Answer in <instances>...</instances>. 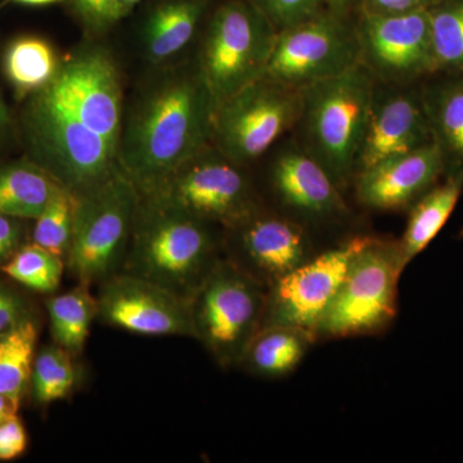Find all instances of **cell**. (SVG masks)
Returning <instances> with one entry per match:
<instances>
[{
	"mask_svg": "<svg viewBox=\"0 0 463 463\" xmlns=\"http://www.w3.org/2000/svg\"><path fill=\"white\" fill-rule=\"evenodd\" d=\"M74 194L60 187L38 218L33 231V242L50 250L66 260L74 225ZM66 263V261H65Z\"/></svg>",
	"mask_w": 463,
	"mask_h": 463,
	"instance_id": "4dcf8cb0",
	"label": "cell"
},
{
	"mask_svg": "<svg viewBox=\"0 0 463 463\" xmlns=\"http://www.w3.org/2000/svg\"><path fill=\"white\" fill-rule=\"evenodd\" d=\"M277 33L255 3L231 0L216 9L197 58L216 103L263 78Z\"/></svg>",
	"mask_w": 463,
	"mask_h": 463,
	"instance_id": "52a82bcc",
	"label": "cell"
},
{
	"mask_svg": "<svg viewBox=\"0 0 463 463\" xmlns=\"http://www.w3.org/2000/svg\"><path fill=\"white\" fill-rule=\"evenodd\" d=\"M276 29L283 30L321 14L323 0H255Z\"/></svg>",
	"mask_w": 463,
	"mask_h": 463,
	"instance_id": "1f68e13d",
	"label": "cell"
},
{
	"mask_svg": "<svg viewBox=\"0 0 463 463\" xmlns=\"http://www.w3.org/2000/svg\"><path fill=\"white\" fill-rule=\"evenodd\" d=\"M141 2L142 0H118V7H120L121 14H123V17L125 14H129V12L132 11V9Z\"/></svg>",
	"mask_w": 463,
	"mask_h": 463,
	"instance_id": "b9f144b4",
	"label": "cell"
},
{
	"mask_svg": "<svg viewBox=\"0 0 463 463\" xmlns=\"http://www.w3.org/2000/svg\"><path fill=\"white\" fill-rule=\"evenodd\" d=\"M361 63L377 83L410 85L435 75L428 8L367 14L356 24Z\"/></svg>",
	"mask_w": 463,
	"mask_h": 463,
	"instance_id": "5bb4252c",
	"label": "cell"
},
{
	"mask_svg": "<svg viewBox=\"0 0 463 463\" xmlns=\"http://www.w3.org/2000/svg\"><path fill=\"white\" fill-rule=\"evenodd\" d=\"M76 16L91 33H102L120 18L118 0H70Z\"/></svg>",
	"mask_w": 463,
	"mask_h": 463,
	"instance_id": "d6a6232c",
	"label": "cell"
},
{
	"mask_svg": "<svg viewBox=\"0 0 463 463\" xmlns=\"http://www.w3.org/2000/svg\"><path fill=\"white\" fill-rule=\"evenodd\" d=\"M316 340L309 332L298 328L267 326L255 335L241 364L267 379L288 376L303 362Z\"/></svg>",
	"mask_w": 463,
	"mask_h": 463,
	"instance_id": "cb8c5ba5",
	"label": "cell"
},
{
	"mask_svg": "<svg viewBox=\"0 0 463 463\" xmlns=\"http://www.w3.org/2000/svg\"><path fill=\"white\" fill-rule=\"evenodd\" d=\"M23 221L0 214V267L23 248Z\"/></svg>",
	"mask_w": 463,
	"mask_h": 463,
	"instance_id": "d590c367",
	"label": "cell"
},
{
	"mask_svg": "<svg viewBox=\"0 0 463 463\" xmlns=\"http://www.w3.org/2000/svg\"><path fill=\"white\" fill-rule=\"evenodd\" d=\"M421 96L444 176L463 179V76L443 75L423 88Z\"/></svg>",
	"mask_w": 463,
	"mask_h": 463,
	"instance_id": "ffe728a7",
	"label": "cell"
},
{
	"mask_svg": "<svg viewBox=\"0 0 463 463\" xmlns=\"http://www.w3.org/2000/svg\"><path fill=\"white\" fill-rule=\"evenodd\" d=\"M12 128V116L7 108V103L3 99L2 93H0V142L8 136L9 130Z\"/></svg>",
	"mask_w": 463,
	"mask_h": 463,
	"instance_id": "f35d334b",
	"label": "cell"
},
{
	"mask_svg": "<svg viewBox=\"0 0 463 463\" xmlns=\"http://www.w3.org/2000/svg\"><path fill=\"white\" fill-rule=\"evenodd\" d=\"M99 318L106 325L142 336L194 337L190 300L129 273L100 283Z\"/></svg>",
	"mask_w": 463,
	"mask_h": 463,
	"instance_id": "9a60e30c",
	"label": "cell"
},
{
	"mask_svg": "<svg viewBox=\"0 0 463 463\" xmlns=\"http://www.w3.org/2000/svg\"><path fill=\"white\" fill-rule=\"evenodd\" d=\"M221 260L210 224L141 196L124 273L142 277L190 300Z\"/></svg>",
	"mask_w": 463,
	"mask_h": 463,
	"instance_id": "7a4b0ae2",
	"label": "cell"
},
{
	"mask_svg": "<svg viewBox=\"0 0 463 463\" xmlns=\"http://www.w3.org/2000/svg\"><path fill=\"white\" fill-rule=\"evenodd\" d=\"M47 310L54 343L70 354H80L91 325L99 318V303L97 297L90 294V285L79 283L65 294L48 298Z\"/></svg>",
	"mask_w": 463,
	"mask_h": 463,
	"instance_id": "484cf974",
	"label": "cell"
},
{
	"mask_svg": "<svg viewBox=\"0 0 463 463\" xmlns=\"http://www.w3.org/2000/svg\"><path fill=\"white\" fill-rule=\"evenodd\" d=\"M376 83L356 174L386 158L407 154L432 142L421 90L407 85Z\"/></svg>",
	"mask_w": 463,
	"mask_h": 463,
	"instance_id": "2e32d148",
	"label": "cell"
},
{
	"mask_svg": "<svg viewBox=\"0 0 463 463\" xmlns=\"http://www.w3.org/2000/svg\"><path fill=\"white\" fill-rule=\"evenodd\" d=\"M78 371L74 355L57 345L43 347L35 355L30 389L35 403L45 405L62 401L74 390Z\"/></svg>",
	"mask_w": 463,
	"mask_h": 463,
	"instance_id": "f1b7e54d",
	"label": "cell"
},
{
	"mask_svg": "<svg viewBox=\"0 0 463 463\" xmlns=\"http://www.w3.org/2000/svg\"><path fill=\"white\" fill-rule=\"evenodd\" d=\"M66 267L79 283H102L123 268L141 194L121 166L74 194Z\"/></svg>",
	"mask_w": 463,
	"mask_h": 463,
	"instance_id": "277c9868",
	"label": "cell"
},
{
	"mask_svg": "<svg viewBox=\"0 0 463 463\" xmlns=\"http://www.w3.org/2000/svg\"><path fill=\"white\" fill-rule=\"evenodd\" d=\"M403 272L399 243L373 237L353 259L317 330V339L383 331L397 316L398 283Z\"/></svg>",
	"mask_w": 463,
	"mask_h": 463,
	"instance_id": "ba28073f",
	"label": "cell"
},
{
	"mask_svg": "<svg viewBox=\"0 0 463 463\" xmlns=\"http://www.w3.org/2000/svg\"><path fill=\"white\" fill-rule=\"evenodd\" d=\"M373 236H354L316 254L268 288L263 326L317 330L345 279L353 259Z\"/></svg>",
	"mask_w": 463,
	"mask_h": 463,
	"instance_id": "4fadbf2b",
	"label": "cell"
},
{
	"mask_svg": "<svg viewBox=\"0 0 463 463\" xmlns=\"http://www.w3.org/2000/svg\"><path fill=\"white\" fill-rule=\"evenodd\" d=\"M38 336L32 317L0 334V394L18 404L30 386Z\"/></svg>",
	"mask_w": 463,
	"mask_h": 463,
	"instance_id": "4316f807",
	"label": "cell"
},
{
	"mask_svg": "<svg viewBox=\"0 0 463 463\" xmlns=\"http://www.w3.org/2000/svg\"><path fill=\"white\" fill-rule=\"evenodd\" d=\"M60 187L30 158L0 166V214L35 221Z\"/></svg>",
	"mask_w": 463,
	"mask_h": 463,
	"instance_id": "603a6c76",
	"label": "cell"
},
{
	"mask_svg": "<svg viewBox=\"0 0 463 463\" xmlns=\"http://www.w3.org/2000/svg\"><path fill=\"white\" fill-rule=\"evenodd\" d=\"M65 260L36 243L24 245L0 270L14 279L42 294H52L60 286Z\"/></svg>",
	"mask_w": 463,
	"mask_h": 463,
	"instance_id": "f546056e",
	"label": "cell"
},
{
	"mask_svg": "<svg viewBox=\"0 0 463 463\" xmlns=\"http://www.w3.org/2000/svg\"><path fill=\"white\" fill-rule=\"evenodd\" d=\"M218 103L199 63L149 84L123 124L118 161L142 196L212 146Z\"/></svg>",
	"mask_w": 463,
	"mask_h": 463,
	"instance_id": "6da1fadb",
	"label": "cell"
},
{
	"mask_svg": "<svg viewBox=\"0 0 463 463\" xmlns=\"http://www.w3.org/2000/svg\"><path fill=\"white\" fill-rule=\"evenodd\" d=\"M361 63L356 26L340 12L317 16L277 33L264 76L295 90L326 80Z\"/></svg>",
	"mask_w": 463,
	"mask_h": 463,
	"instance_id": "30bf717a",
	"label": "cell"
},
{
	"mask_svg": "<svg viewBox=\"0 0 463 463\" xmlns=\"http://www.w3.org/2000/svg\"><path fill=\"white\" fill-rule=\"evenodd\" d=\"M42 90L118 152L123 90L114 58L105 48H79L61 61L53 80Z\"/></svg>",
	"mask_w": 463,
	"mask_h": 463,
	"instance_id": "7c38bea8",
	"label": "cell"
},
{
	"mask_svg": "<svg viewBox=\"0 0 463 463\" xmlns=\"http://www.w3.org/2000/svg\"><path fill=\"white\" fill-rule=\"evenodd\" d=\"M301 90L263 76L218 103L212 146L236 165L258 160L298 124Z\"/></svg>",
	"mask_w": 463,
	"mask_h": 463,
	"instance_id": "9c48e42d",
	"label": "cell"
},
{
	"mask_svg": "<svg viewBox=\"0 0 463 463\" xmlns=\"http://www.w3.org/2000/svg\"><path fill=\"white\" fill-rule=\"evenodd\" d=\"M432 0H364V14H402L413 9L428 8Z\"/></svg>",
	"mask_w": 463,
	"mask_h": 463,
	"instance_id": "8d00e7d4",
	"label": "cell"
},
{
	"mask_svg": "<svg viewBox=\"0 0 463 463\" xmlns=\"http://www.w3.org/2000/svg\"><path fill=\"white\" fill-rule=\"evenodd\" d=\"M376 83L358 63L301 90V147L327 170L341 191L355 176Z\"/></svg>",
	"mask_w": 463,
	"mask_h": 463,
	"instance_id": "3957f363",
	"label": "cell"
},
{
	"mask_svg": "<svg viewBox=\"0 0 463 463\" xmlns=\"http://www.w3.org/2000/svg\"><path fill=\"white\" fill-rule=\"evenodd\" d=\"M23 132L30 160L71 194L102 181L118 166V151L47 91L29 97Z\"/></svg>",
	"mask_w": 463,
	"mask_h": 463,
	"instance_id": "5b68a950",
	"label": "cell"
},
{
	"mask_svg": "<svg viewBox=\"0 0 463 463\" xmlns=\"http://www.w3.org/2000/svg\"><path fill=\"white\" fill-rule=\"evenodd\" d=\"M354 0H323L326 5L330 7L331 11L341 12L344 11L347 7V5H352Z\"/></svg>",
	"mask_w": 463,
	"mask_h": 463,
	"instance_id": "60d3db41",
	"label": "cell"
},
{
	"mask_svg": "<svg viewBox=\"0 0 463 463\" xmlns=\"http://www.w3.org/2000/svg\"><path fill=\"white\" fill-rule=\"evenodd\" d=\"M145 197L228 230L258 210L251 185L241 166L215 147H207Z\"/></svg>",
	"mask_w": 463,
	"mask_h": 463,
	"instance_id": "8fae6325",
	"label": "cell"
},
{
	"mask_svg": "<svg viewBox=\"0 0 463 463\" xmlns=\"http://www.w3.org/2000/svg\"><path fill=\"white\" fill-rule=\"evenodd\" d=\"M21 404L8 398L7 395L0 394V423L7 421L11 417L16 416Z\"/></svg>",
	"mask_w": 463,
	"mask_h": 463,
	"instance_id": "74e56055",
	"label": "cell"
},
{
	"mask_svg": "<svg viewBox=\"0 0 463 463\" xmlns=\"http://www.w3.org/2000/svg\"><path fill=\"white\" fill-rule=\"evenodd\" d=\"M270 182L277 199L300 223L339 222L349 214L339 185L301 146L285 148L276 157Z\"/></svg>",
	"mask_w": 463,
	"mask_h": 463,
	"instance_id": "ac0fdd59",
	"label": "cell"
},
{
	"mask_svg": "<svg viewBox=\"0 0 463 463\" xmlns=\"http://www.w3.org/2000/svg\"><path fill=\"white\" fill-rule=\"evenodd\" d=\"M428 11L435 74L463 76V0H439Z\"/></svg>",
	"mask_w": 463,
	"mask_h": 463,
	"instance_id": "83f0119b",
	"label": "cell"
},
{
	"mask_svg": "<svg viewBox=\"0 0 463 463\" xmlns=\"http://www.w3.org/2000/svg\"><path fill=\"white\" fill-rule=\"evenodd\" d=\"M29 437L18 414L0 423V462L14 461L26 452Z\"/></svg>",
	"mask_w": 463,
	"mask_h": 463,
	"instance_id": "836d02e7",
	"label": "cell"
},
{
	"mask_svg": "<svg viewBox=\"0 0 463 463\" xmlns=\"http://www.w3.org/2000/svg\"><path fill=\"white\" fill-rule=\"evenodd\" d=\"M233 260L269 288L317 254L306 225L289 216L254 212L236 227Z\"/></svg>",
	"mask_w": 463,
	"mask_h": 463,
	"instance_id": "e0dca14e",
	"label": "cell"
},
{
	"mask_svg": "<svg viewBox=\"0 0 463 463\" xmlns=\"http://www.w3.org/2000/svg\"><path fill=\"white\" fill-rule=\"evenodd\" d=\"M8 2L16 3V5H33V7H41V5H54V3L62 2V0H8Z\"/></svg>",
	"mask_w": 463,
	"mask_h": 463,
	"instance_id": "ab89813d",
	"label": "cell"
},
{
	"mask_svg": "<svg viewBox=\"0 0 463 463\" xmlns=\"http://www.w3.org/2000/svg\"><path fill=\"white\" fill-rule=\"evenodd\" d=\"M268 288L231 259H221L190 298L194 337L216 364L240 365L263 326Z\"/></svg>",
	"mask_w": 463,
	"mask_h": 463,
	"instance_id": "8992f818",
	"label": "cell"
},
{
	"mask_svg": "<svg viewBox=\"0 0 463 463\" xmlns=\"http://www.w3.org/2000/svg\"><path fill=\"white\" fill-rule=\"evenodd\" d=\"M444 178L443 183L435 184L411 206L407 227L398 242L404 269L443 230L458 203L463 192V179L457 176Z\"/></svg>",
	"mask_w": 463,
	"mask_h": 463,
	"instance_id": "7402d4cb",
	"label": "cell"
},
{
	"mask_svg": "<svg viewBox=\"0 0 463 463\" xmlns=\"http://www.w3.org/2000/svg\"><path fill=\"white\" fill-rule=\"evenodd\" d=\"M60 62L50 43L38 36H21L5 50L3 69L18 99H29L53 80Z\"/></svg>",
	"mask_w": 463,
	"mask_h": 463,
	"instance_id": "d4e9b609",
	"label": "cell"
},
{
	"mask_svg": "<svg viewBox=\"0 0 463 463\" xmlns=\"http://www.w3.org/2000/svg\"><path fill=\"white\" fill-rule=\"evenodd\" d=\"M26 301L14 289L0 285V334L29 318Z\"/></svg>",
	"mask_w": 463,
	"mask_h": 463,
	"instance_id": "e575fe53",
	"label": "cell"
},
{
	"mask_svg": "<svg viewBox=\"0 0 463 463\" xmlns=\"http://www.w3.org/2000/svg\"><path fill=\"white\" fill-rule=\"evenodd\" d=\"M207 0H167L149 14L143 30L148 60L163 63L178 56L196 35Z\"/></svg>",
	"mask_w": 463,
	"mask_h": 463,
	"instance_id": "44dd1931",
	"label": "cell"
},
{
	"mask_svg": "<svg viewBox=\"0 0 463 463\" xmlns=\"http://www.w3.org/2000/svg\"><path fill=\"white\" fill-rule=\"evenodd\" d=\"M444 176V163L434 142L386 158L354 176L355 194L365 207L383 212L411 207Z\"/></svg>",
	"mask_w": 463,
	"mask_h": 463,
	"instance_id": "d6986e66",
	"label": "cell"
}]
</instances>
